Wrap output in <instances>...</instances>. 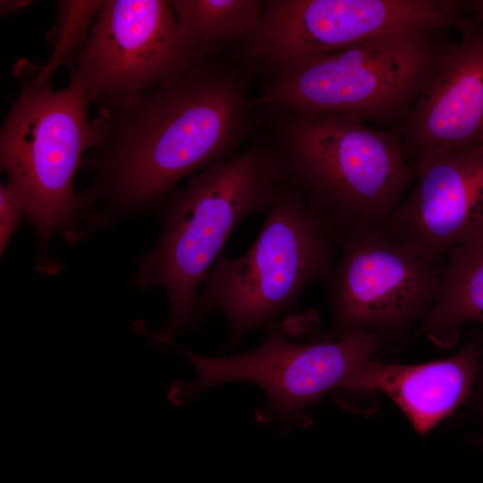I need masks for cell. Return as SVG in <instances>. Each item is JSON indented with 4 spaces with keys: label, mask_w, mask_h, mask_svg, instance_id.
Returning a JSON list of instances; mask_svg holds the SVG:
<instances>
[{
    "label": "cell",
    "mask_w": 483,
    "mask_h": 483,
    "mask_svg": "<svg viewBox=\"0 0 483 483\" xmlns=\"http://www.w3.org/2000/svg\"><path fill=\"white\" fill-rule=\"evenodd\" d=\"M102 4L103 1L98 0L57 1V17L47 34L52 54L44 65L32 70L31 77H26L32 87L50 82L51 76L58 68L70 66L85 44Z\"/></svg>",
    "instance_id": "obj_16"
},
{
    "label": "cell",
    "mask_w": 483,
    "mask_h": 483,
    "mask_svg": "<svg viewBox=\"0 0 483 483\" xmlns=\"http://www.w3.org/2000/svg\"><path fill=\"white\" fill-rule=\"evenodd\" d=\"M479 352V369L476 382V386L470 399L469 400L470 407L483 419V330L478 334H474ZM478 442L483 445V432L476 436Z\"/></svg>",
    "instance_id": "obj_18"
},
{
    "label": "cell",
    "mask_w": 483,
    "mask_h": 483,
    "mask_svg": "<svg viewBox=\"0 0 483 483\" xmlns=\"http://www.w3.org/2000/svg\"><path fill=\"white\" fill-rule=\"evenodd\" d=\"M465 8L470 16L483 21V0L465 1Z\"/></svg>",
    "instance_id": "obj_20"
},
{
    "label": "cell",
    "mask_w": 483,
    "mask_h": 483,
    "mask_svg": "<svg viewBox=\"0 0 483 483\" xmlns=\"http://www.w3.org/2000/svg\"><path fill=\"white\" fill-rule=\"evenodd\" d=\"M460 39L440 63L399 127L416 168L446 152L483 145V21L463 15Z\"/></svg>",
    "instance_id": "obj_11"
},
{
    "label": "cell",
    "mask_w": 483,
    "mask_h": 483,
    "mask_svg": "<svg viewBox=\"0 0 483 483\" xmlns=\"http://www.w3.org/2000/svg\"><path fill=\"white\" fill-rule=\"evenodd\" d=\"M27 217L25 202L7 181L0 185V254L3 255L21 221Z\"/></svg>",
    "instance_id": "obj_17"
},
{
    "label": "cell",
    "mask_w": 483,
    "mask_h": 483,
    "mask_svg": "<svg viewBox=\"0 0 483 483\" xmlns=\"http://www.w3.org/2000/svg\"><path fill=\"white\" fill-rule=\"evenodd\" d=\"M256 111L284 182L332 224L338 244L359 226L386 231L417 174L399 128L377 129L352 114Z\"/></svg>",
    "instance_id": "obj_3"
},
{
    "label": "cell",
    "mask_w": 483,
    "mask_h": 483,
    "mask_svg": "<svg viewBox=\"0 0 483 483\" xmlns=\"http://www.w3.org/2000/svg\"><path fill=\"white\" fill-rule=\"evenodd\" d=\"M337 248L332 224L285 182L249 250L235 258L222 255L207 275L198 298L199 320L223 314L231 349L251 331L277 322L309 284H326Z\"/></svg>",
    "instance_id": "obj_4"
},
{
    "label": "cell",
    "mask_w": 483,
    "mask_h": 483,
    "mask_svg": "<svg viewBox=\"0 0 483 483\" xmlns=\"http://www.w3.org/2000/svg\"><path fill=\"white\" fill-rule=\"evenodd\" d=\"M463 1L269 0L259 23L243 41L241 68L275 72L393 32L457 26Z\"/></svg>",
    "instance_id": "obj_9"
},
{
    "label": "cell",
    "mask_w": 483,
    "mask_h": 483,
    "mask_svg": "<svg viewBox=\"0 0 483 483\" xmlns=\"http://www.w3.org/2000/svg\"><path fill=\"white\" fill-rule=\"evenodd\" d=\"M326 282L331 325L337 337L369 332L389 342L423 324L439 295L444 266L371 226H359L339 243Z\"/></svg>",
    "instance_id": "obj_8"
},
{
    "label": "cell",
    "mask_w": 483,
    "mask_h": 483,
    "mask_svg": "<svg viewBox=\"0 0 483 483\" xmlns=\"http://www.w3.org/2000/svg\"><path fill=\"white\" fill-rule=\"evenodd\" d=\"M414 185L386 233L428 258L483 233V145L436 156L416 168Z\"/></svg>",
    "instance_id": "obj_12"
},
{
    "label": "cell",
    "mask_w": 483,
    "mask_h": 483,
    "mask_svg": "<svg viewBox=\"0 0 483 483\" xmlns=\"http://www.w3.org/2000/svg\"><path fill=\"white\" fill-rule=\"evenodd\" d=\"M479 369V346L472 335L459 352L440 360L409 365L368 360L333 392L338 399L347 394L381 392L422 435L469 402Z\"/></svg>",
    "instance_id": "obj_13"
},
{
    "label": "cell",
    "mask_w": 483,
    "mask_h": 483,
    "mask_svg": "<svg viewBox=\"0 0 483 483\" xmlns=\"http://www.w3.org/2000/svg\"><path fill=\"white\" fill-rule=\"evenodd\" d=\"M436 30L393 32L294 63L271 75L251 106L403 123L446 47L436 40Z\"/></svg>",
    "instance_id": "obj_6"
},
{
    "label": "cell",
    "mask_w": 483,
    "mask_h": 483,
    "mask_svg": "<svg viewBox=\"0 0 483 483\" xmlns=\"http://www.w3.org/2000/svg\"><path fill=\"white\" fill-rule=\"evenodd\" d=\"M284 183L270 140L262 138L167 194L158 209L160 237L135 278L141 289H163L168 300L163 328L142 332L153 343L170 346L198 325V292L230 236L247 216L266 212Z\"/></svg>",
    "instance_id": "obj_2"
},
{
    "label": "cell",
    "mask_w": 483,
    "mask_h": 483,
    "mask_svg": "<svg viewBox=\"0 0 483 483\" xmlns=\"http://www.w3.org/2000/svg\"><path fill=\"white\" fill-rule=\"evenodd\" d=\"M198 63L179 32L171 1L106 0L70 64V77L106 113Z\"/></svg>",
    "instance_id": "obj_10"
},
{
    "label": "cell",
    "mask_w": 483,
    "mask_h": 483,
    "mask_svg": "<svg viewBox=\"0 0 483 483\" xmlns=\"http://www.w3.org/2000/svg\"><path fill=\"white\" fill-rule=\"evenodd\" d=\"M468 322L483 326V233L448 252L439 295L420 330L437 347L449 349Z\"/></svg>",
    "instance_id": "obj_14"
},
{
    "label": "cell",
    "mask_w": 483,
    "mask_h": 483,
    "mask_svg": "<svg viewBox=\"0 0 483 483\" xmlns=\"http://www.w3.org/2000/svg\"><path fill=\"white\" fill-rule=\"evenodd\" d=\"M251 97L241 67L205 60L100 113L101 139L83 160L92 182L80 192V233L159 209L181 180L235 156L258 123Z\"/></svg>",
    "instance_id": "obj_1"
},
{
    "label": "cell",
    "mask_w": 483,
    "mask_h": 483,
    "mask_svg": "<svg viewBox=\"0 0 483 483\" xmlns=\"http://www.w3.org/2000/svg\"><path fill=\"white\" fill-rule=\"evenodd\" d=\"M179 32L199 62L208 60L218 47L246 40L256 30L262 1H171Z\"/></svg>",
    "instance_id": "obj_15"
},
{
    "label": "cell",
    "mask_w": 483,
    "mask_h": 483,
    "mask_svg": "<svg viewBox=\"0 0 483 483\" xmlns=\"http://www.w3.org/2000/svg\"><path fill=\"white\" fill-rule=\"evenodd\" d=\"M17 75L21 92L1 128L0 164L37 233L38 268L48 272L55 269L49 242L56 232L67 239L75 225V176L85 154L97 146L103 125L99 116L89 119L90 100L74 78L53 89L50 82L35 88Z\"/></svg>",
    "instance_id": "obj_5"
},
{
    "label": "cell",
    "mask_w": 483,
    "mask_h": 483,
    "mask_svg": "<svg viewBox=\"0 0 483 483\" xmlns=\"http://www.w3.org/2000/svg\"><path fill=\"white\" fill-rule=\"evenodd\" d=\"M266 330L258 348L229 357L202 356L173 344L197 375L191 382L174 381L168 401L181 407L209 387L246 381L261 387L267 395V404L256 411L257 421L306 426L310 420L304 408L333 392L389 342L377 334L351 332L301 344L289 341L278 322Z\"/></svg>",
    "instance_id": "obj_7"
},
{
    "label": "cell",
    "mask_w": 483,
    "mask_h": 483,
    "mask_svg": "<svg viewBox=\"0 0 483 483\" xmlns=\"http://www.w3.org/2000/svg\"><path fill=\"white\" fill-rule=\"evenodd\" d=\"M30 0H1L0 1V13L1 16H7L15 13L21 10H23L30 4Z\"/></svg>",
    "instance_id": "obj_19"
}]
</instances>
